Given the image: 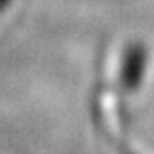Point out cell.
Masks as SVG:
<instances>
[{
	"mask_svg": "<svg viewBox=\"0 0 154 154\" xmlns=\"http://www.w3.org/2000/svg\"><path fill=\"white\" fill-rule=\"evenodd\" d=\"M144 50L135 45L130 46L127 50L125 58H123V72H122V84L127 91H132L137 88L139 81L142 77V70H144Z\"/></svg>",
	"mask_w": 154,
	"mask_h": 154,
	"instance_id": "obj_1",
	"label": "cell"
}]
</instances>
